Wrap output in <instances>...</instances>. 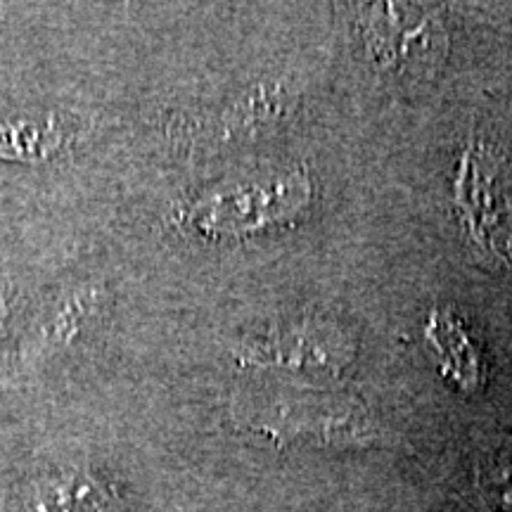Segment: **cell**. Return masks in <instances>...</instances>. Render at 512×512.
Returning <instances> with one entry per match:
<instances>
[{
  "label": "cell",
  "instance_id": "8fae6325",
  "mask_svg": "<svg viewBox=\"0 0 512 512\" xmlns=\"http://www.w3.org/2000/svg\"><path fill=\"white\" fill-rule=\"evenodd\" d=\"M24 309L27 302L22 299L19 287L8 278H0V354L8 351Z\"/></svg>",
  "mask_w": 512,
  "mask_h": 512
},
{
  "label": "cell",
  "instance_id": "277c9868",
  "mask_svg": "<svg viewBox=\"0 0 512 512\" xmlns=\"http://www.w3.org/2000/svg\"><path fill=\"white\" fill-rule=\"evenodd\" d=\"M247 427L254 432L283 439H309L320 444H370L380 430L354 399L325 394L249 396L245 406Z\"/></svg>",
  "mask_w": 512,
  "mask_h": 512
},
{
  "label": "cell",
  "instance_id": "30bf717a",
  "mask_svg": "<svg viewBox=\"0 0 512 512\" xmlns=\"http://www.w3.org/2000/svg\"><path fill=\"white\" fill-rule=\"evenodd\" d=\"M486 512H512V470L503 465L486 467L477 477Z\"/></svg>",
  "mask_w": 512,
  "mask_h": 512
},
{
  "label": "cell",
  "instance_id": "52a82bcc",
  "mask_svg": "<svg viewBox=\"0 0 512 512\" xmlns=\"http://www.w3.org/2000/svg\"><path fill=\"white\" fill-rule=\"evenodd\" d=\"M91 131V121L64 107L0 112V162L46 166L72 157Z\"/></svg>",
  "mask_w": 512,
  "mask_h": 512
},
{
  "label": "cell",
  "instance_id": "8992f818",
  "mask_svg": "<svg viewBox=\"0 0 512 512\" xmlns=\"http://www.w3.org/2000/svg\"><path fill=\"white\" fill-rule=\"evenodd\" d=\"M361 36L370 60L394 74H427L439 67L448 48L441 15L425 5H366Z\"/></svg>",
  "mask_w": 512,
  "mask_h": 512
},
{
  "label": "cell",
  "instance_id": "ba28073f",
  "mask_svg": "<svg viewBox=\"0 0 512 512\" xmlns=\"http://www.w3.org/2000/svg\"><path fill=\"white\" fill-rule=\"evenodd\" d=\"M425 339L444 377L458 384L463 392H477L482 387L486 380L482 349L456 311H432L425 325Z\"/></svg>",
  "mask_w": 512,
  "mask_h": 512
},
{
  "label": "cell",
  "instance_id": "9c48e42d",
  "mask_svg": "<svg viewBox=\"0 0 512 512\" xmlns=\"http://www.w3.org/2000/svg\"><path fill=\"white\" fill-rule=\"evenodd\" d=\"M34 512H124V503L110 484L81 467L50 472L31 489Z\"/></svg>",
  "mask_w": 512,
  "mask_h": 512
},
{
  "label": "cell",
  "instance_id": "5b68a950",
  "mask_svg": "<svg viewBox=\"0 0 512 512\" xmlns=\"http://www.w3.org/2000/svg\"><path fill=\"white\" fill-rule=\"evenodd\" d=\"M356 356L354 339L335 320L302 316L275 320L249 332L235 349V358L249 366L302 370V373H342Z\"/></svg>",
  "mask_w": 512,
  "mask_h": 512
},
{
  "label": "cell",
  "instance_id": "3957f363",
  "mask_svg": "<svg viewBox=\"0 0 512 512\" xmlns=\"http://www.w3.org/2000/svg\"><path fill=\"white\" fill-rule=\"evenodd\" d=\"M460 226L479 259L512 266V178L501 157L482 140L467 143L453 181Z\"/></svg>",
  "mask_w": 512,
  "mask_h": 512
},
{
  "label": "cell",
  "instance_id": "7a4b0ae2",
  "mask_svg": "<svg viewBox=\"0 0 512 512\" xmlns=\"http://www.w3.org/2000/svg\"><path fill=\"white\" fill-rule=\"evenodd\" d=\"M110 304L105 283L76 278L27 304L5 356L15 373H38L53 366L93 335Z\"/></svg>",
  "mask_w": 512,
  "mask_h": 512
},
{
  "label": "cell",
  "instance_id": "6da1fadb",
  "mask_svg": "<svg viewBox=\"0 0 512 512\" xmlns=\"http://www.w3.org/2000/svg\"><path fill=\"white\" fill-rule=\"evenodd\" d=\"M311 178L304 166L273 169L188 197L174 211V223L209 240L247 238L283 226L311 204Z\"/></svg>",
  "mask_w": 512,
  "mask_h": 512
}]
</instances>
